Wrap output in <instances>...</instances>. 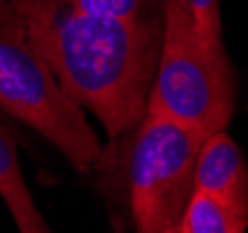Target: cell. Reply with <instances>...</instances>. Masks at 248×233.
<instances>
[{
  "instance_id": "52a82bcc",
  "label": "cell",
  "mask_w": 248,
  "mask_h": 233,
  "mask_svg": "<svg viewBox=\"0 0 248 233\" xmlns=\"http://www.w3.org/2000/svg\"><path fill=\"white\" fill-rule=\"evenodd\" d=\"M248 217L220 198L194 188L181 215L177 233H243Z\"/></svg>"
},
{
  "instance_id": "7a4b0ae2",
  "label": "cell",
  "mask_w": 248,
  "mask_h": 233,
  "mask_svg": "<svg viewBox=\"0 0 248 233\" xmlns=\"http://www.w3.org/2000/svg\"><path fill=\"white\" fill-rule=\"evenodd\" d=\"M205 136L159 114H146L127 136L112 140L93 168L124 170L127 205L142 233H177L194 190V164Z\"/></svg>"
},
{
  "instance_id": "5b68a950",
  "label": "cell",
  "mask_w": 248,
  "mask_h": 233,
  "mask_svg": "<svg viewBox=\"0 0 248 233\" xmlns=\"http://www.w3.org/2000/svg\"><path fill=\"white\" fill-rule=\"evenodd\" d=\"M194 188L220 198L248 217V168L237 144L224 131L209 135L200 147Z\"/></svg>"
},
{
  "instance_id": "3957f363",
  "label": "cell",
  "mask_w": 248,
  "mask_h": 233,
  "mask_svg": "<svg viewBox=\"0 0 248 233\" xmlns=\"http://www.w3.org/2000/svg\"><path fill=\"white\" fill-rule=\"evenodd\" d=\"M0 109L32 127L78 172L93 170L99 140L34 47L10 0H0Z\"/></svg>"
},
{
  "instance_id": "8992f818",
  "label": "cell",
  "mask_w": 248,
  "mask_h": 233,
  "mask_svg": "<svg viewBox=\"0 0 248 233\" xmlns=\"http://www.w3.org/2000/svg\"><path fill=\"white\" fill-rule=\"evenodd\" d=\"M0 196L12 213L19 232L47 233L50 232L47 222L32 202V194L19 166L17 147L8 129L0 123Z\"/></svg>"
},
{
  "instance_id": "9c48e42d",
  "label": "cell",
  "mask_w": 248,
  "mask_h": 233,
  "mask_svg": "<svg viewBox=\"0 0 248 233\" xmlns=\"http://www.w3.org/2000/svg\"><path fill=\"white\" fill-rule=\"evenodd\" d=\"M186 6L203 49L213 58L226 60L220 37V0H186Z\"/></svg>"
},
{
  "instance_id": "ba28073f",
  "label": "cell",
  "mask_w": 248,
  "mask_h": 233,
  "mask_svg": "<svg viewBox=\"0 0 248 233\" xmlns=\"http://www.w3.org/2000/svg\"><path fill=\"white\" fill-rule=\"evenodd\" d=\"M80 12L120 19H161L164 0H60Z\"/></svg>"
},
{
  "instance_id": "277c9868",
  "label": "cell",
  "mask_w": 248,
  "mask_h": 233,
  "mask_svg": "<svg viewBox=\"0 0 248 233\" xmlns=\"http://www.w3.org/2000/svg\"><path fill=\"white\" fill-rule=\"evenodd\" d=\"M233 75L207 54L186 0H164L162 41L146 114H159L207 136L224 131L233 114Z\"/></svg>"
},
{
  "instance_id": "6da1fadb",
  "label": "cell",
  "mask_w": 248,
  "mask_h": 233,
  "mask_svg": "<svg viewBox=\"0 0 248 233\" xmlns=\"http://www.w3.org/2000/svg\"><path fill=\"white\" fill-rule=\"evenodd\" d=\"M62 90L103 123L108 140L144 120L162 41L161 19H120L60 0H10Z\"/></svg>"
}]
</instances>
